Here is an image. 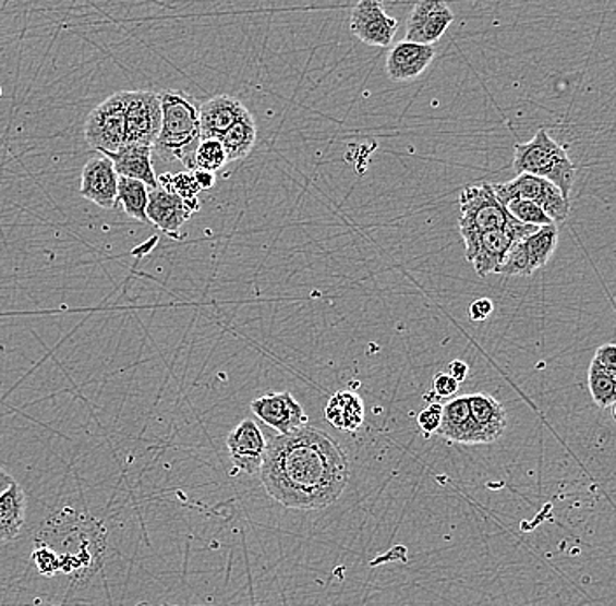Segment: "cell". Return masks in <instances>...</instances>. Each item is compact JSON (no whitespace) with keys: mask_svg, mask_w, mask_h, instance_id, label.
Segmentation results:
<instances>
[{"mask_svg":"<svg viewBox=\"0 0 616 606\" xmlns=\"http://www.w3.org/2000/svg\"><path fill=\"white\" fill-rule=\"evenodd\" d=\"M349 475L346 450L312 426L271 438L259 472L266 495L293 510H323L335 504Z\"/></svg>","mask_w":616,"mask_h":606,"instance_id":"cell-1","label":"cell"},{"mask_svg":"<svg viewBox=\"0 0 616 606\" xmlns=\"http://www.w3.org/2000/svg\"><path fill=\"white\" fill-rule=\"evenodd\" d=\"M161 129L153 153L165 161H179L186 170H195V153L202 141L200 102L181 89H164L160 94Z\"/></svg>","mask_w":616,"mask_h":606,"instance_id":"cell-2","label":"cell"},{"mask_svg":"<svg viewBox=\"0 0 616 606\" xmlns=\"http://www.w3.org/2000/svg\"><path fill=\"white\" fill-rule=\"evenodd\" d=\"M514 169L517 174H532L551 181L568 196L575 183V166L566 147L548 130L540 129L529 143L515 144Z\"/></svg>","mask_w":616,"mask_h":606,"instance_id":"cell-3","label":"cell"},{"mask_svg":"<svg viewBox=\"0 0 616 606\" xmlns=\"http://www.w3.org/2000/svg\"><path fill=\"white\" fill-rule=\"evenodd\" d=\"M459 206H461L459 230H461L462 239L479 235L488 230L510 228L511 225L519 221L499 202L494 193L493 184L482 183L466 186L459 196Z\"/></svg>","mask_w":616,"mask_h":606,"instance_id":"cell-4","label":"cell"},{"mask_svg":"<svg viewBox=\"0 0 616 606\" xmlns=\"http://www.w3.org/2000/svg\"><path fill=\"white\" fill-rule=\"evenodd\" d=\"M538 228L534 225H526L522 221L511 225L510 228L502 230H488L479 235L464 237L466 258L473 264L474 270L480 277L496 274L502 267L508 251L515 242L523 241L526 237L532 235Z\"/></svg>","mask_w":616,"mask_h":606,"instance_id":"cell-5","label":"cell"},{"mask_svg":"<svg viewBox=\"0 0 616 606\" xmlns=\"http://www.w3.org/2000/svg\"><path fill=\"white\" fill-rule=\"evenodd\" d=\"M85 138L89 146L106 157L126 146L124 92L112 94L89 112L85 123Z\"/></svg>","mask_w":616,"mask_h":606,"instance_id":"cell-6","label":"cell"},{"mask_svg":"<svg viewBox=\"0 0 616 606\" xmlns=\"http://www.w3.org/2000/svg\"><path fill=\"white\" fill-rule=\"evenodd\" d=\"M493 190L502 204L510 198L534 202L536 206L545 210L555 225L563 223L571 209L568 196H564L554 183L538 178V175L517 174V178L511 179L508 183L493 184Z\"/></svg>","mask_w":616,"mask_h":606,"instance_id":"cell-7","label":"cell"},{"mask_svg":"<svg viewBox=\"0 0 616 606\" xmlns=\"http://www.w3.org/2000/svg\"><path fill=\"white\" fill-rule=\"evenodd\" d=\"M559 242V228L557 225L540 227L532 235L523 241L515 242L508 251L502 267L496 274L502 276H532L538 268L545 267L555 253Z\"/></svg>","mask_w":616,"mask_h":606,"instance_id":"cell-8","label":"cell"},{"mask_svg":"<svg viewBox=\"0 0 616 606\" xmlns=\"http://www.w3.org/2000/svg\"><path fill=\"white\" fill-rule=\"evenodd\" d=\"M126 109V146H155L161 129L160 94L124 92Z\"/></svg>","mask_w":616,"mask_h":606,"instance_id":"cell-9","label":"cell"},{"mask_svg":"<svg viewBox=\"0 0 616 606\" xmlns=\"http://www.w3.org/2000/svg\"><path fill=\"white\" fill-rule=\"evenodd\" d=\"M251 411L266 426L277 429L279 435H288L309 424V415L289 391L266 392L251 401Z\"/></svg>","mask_w":616,"mask_h":606,"instance_id":"cell-10","label":"cell"},{"mask_svg":"<svg viewBox=\"0 0 616 606\" xmlns=\"http://www.w3.org/2000/svg\"><path fill=\"white\" fill-rule=\"evenodd\" d=\"M227 447L231 463L239 472L245 475H256L262 472L268 441L256 421L245 420L237 424L228 435Z\"/></svg>","mask_w":616,"mask_h":606,"instance_id":"cell-11","label":"cell"},{"mask_svg":"<svg viewBox=\"0 0 616 606\" xmlns=\"http://www.w3.org/2000/svg\"><path fill=\"white\" fill-rule=\"evenodd\" d=\"M398 27V20L387 16L382 0H360L352 10L351 32L364 45L387 48Z\"/></svg>","mask_w":616,"mask_h":606,"instance_id":"cell-12","label":"cell"},{"mask_svg":"<svg viewBox=\"0 0 616 606\" xmlns=\"http://www.w3.org/2000/svg\"><path fill=\"white\" fill-rule=\"evenodd\" d=\"M452 22L454 11L445 0H419L408 16L404 40L433 46L444 37Z\"/></svg>","mask_w":616,"mask_h":606,"instance_id":"cell-13","label":"cell"},{"mask_svg":"<svg viewBox=\"0 0 616 606\" xmlns=\"http://www.w3.org/2000/svg\"><path fill=\"white\" fill-rule=\"evenodd\" d=\"M118 172L112 166L111 158L97 155L86 163L81 172V195L95 206L112 210L118 206Z\"/></svg>","mask_w":616,"mask_h":606,"instance_id":"cell-14","label":"cell"},{"mask_svg":"<svg viewBox=\"0 0 616 606\" xmlns=\"http://www.w3.org/2000/svg\"><path fill=\"white\" fill-rule=\"evenodd\" d=\"M435 57L436 51L433 46L401 40L387 54V76L395 83L415 81L427 71Z\"/></svg>","mask_w":616,"mask_h":606,"instance_id":"cell-15","label":"cell"},{"mask_svg":"<svg viewBox=\"0 0 616 606\" xmlns=\"http://www.w3.org/2000/svg\"><path fill=\"white\" fill-rule=\"evenodd\" d=\"M247 108L239 98L231 95H218L207 102L200 104V132L204 138L221 141L235 121L247 114Z\"/></svg>","mask_w":616,"mask_h":606,"instance_id":"cell-16","label":"cell"},{"mask_svg":"<svg viewBox=\"0 0 616 606\" xmlns=\"http://www.w3.org/2000/svg\"><path fill=\"white\" fill-rule=\"evenodd\" d=\"M193 215V209L186 201L176 193L167 192L158 186L149 190V204H147V219L149 223L160 228L161 232L170 237H178L182 225Z\"/></svg>","mask_w":616,"mask_h":606,"instance_id":"cell-17","label":"cell"},{"mask_svg":"<svg viewBox=\"0 0 616 606\" xmlns=\"http://www.w3.org/2000/svg\"><path fill=\"white\" fill-rule=\"evenodd\" d=\"M438 435L454 444H466V446L484 444V437L471 417L468 397H457L445 403Z\"/></svg>","mask_w":616,"mask_h":606,"instance_id":"cell-18","label":"cell"},{"mask_svg":"<svg viewBox=\"0 0 616 606\" xmlns=\"http://www.w3.org/2000/svg\"><path fill=\"white\" fill-rule=\"evenodd\" d=\"M468 403L471 417L484 437V444H493L497 438H502L508 424L505 407L487 392L468 395Z\"/></svg>","mask_w":616,"mask_h":606,"instance_id":"cell-19","label":"cell"},{"mask_svg":"<svg viewBox=\"0 0 616 606\" xmlns=\"http://www.w3.org/2000/svg\"><path fill=\"white\" fill-rule=\"evenodd\" d=\"M107 158H111L112 166L121 178L137 179L152 190L158 187V175L153 169V147L129 144Z\"/></svg>","mask_w":616,"mask_h":606,"instance_id":"cell-20","label":"cell"},{"mask_svg":"<svg viewBox=\"0 0 616 606\" xmlns=\"http://www.w3.org/2000/svg\"><path fill=\"white\" fill-rule=\"evenodd\" d=\"M324 417L341 432L355 433L364 423V403L354 391H338L324 407Z\"/></svg>","mask_w":616,"mask_h":606,"instance_id":"cell-21","label":"cell"},{"mask_svg":"<svg viewBox=\"0 0 616 606\" xmlns=\"http://www.w3.org/2000/svg\"><path fill=\"white\" fill-rule=\"evenodd\" d=\"M27 512V496L19 482L0 495V542H11L19 538L25 524Z\"/></svg>","mask_w":616,"mask_h":606,"instance_id":"cell-22","label":"cell"},{"mask_svg":"<svg viewBox=\"0 0 616 606\" xmlns=\"http://www.w3.org/2000/svg\"><path fill=\"white\" fill-rule=\"evenodd\" d=\"M256 121H254L251 112L235 121L221 138L222 147H225V153H227L228 163L244 160L249 153H251V149H253L254 143H256Z\"/></svg>","mask_w":616,"mask_h":606,"instance_id":"cell-23","label":"cell"},{"mask_svg":"<svg viewBox=\"0 0 616 606\" xmlns=\"http://www.w3.org/2000/svg\"><path fill=\"white\" fill-rule=\"evenodd\" d=\"M149 190L152 187L137 179H118V202L130 218L149 223L147 219V204H149Z\"/></svg>","mask_w":616,"mask_h":606,"instance_id":"cell-24","label":"cell"},{"mask_svg":"<svg viewBox=\"0 0 616 606\" xmlns=\"http://www.w3.org/2000/svg\"><path fill=\"white\" fill-rule=\"evenodd\" d=\"M158 186L181 196L182 201H186L188 206L193 209V213L200 210L198 193L202 190L196 183L193 170H184V172H178V174L158 175Z\"/></svg>","mask_w":616,"mask_h":606,"instance_id":"cell-25","label":"cell"},{"mask_svg":"<svg viewBox=\"0 0 616 606\" xmlns=\"http://www.w3.org/2000/svg\"><path fill=\"white\" fill-rule=\"evenodd\" d=\"M589 389L599 409L616 403V380L592 360L589 368Z\"/></svg>","mask_w":616,"mask_h":606,"instance_id":"cell-26","label":"cell"},{"mask_svg":"<svg viewBox=\"0 0 616 606\" xmlns=\"http://www.w3.org/2000/svg\"><path fill=\"white\" fill-rule=\"evenodd\" d=\"M227 163V153H225L221 141H216V138L200 141L195 153V170H207L216 174Z\"/></svg>","mask_w":616,"mask_h":606,"instance_id":"cell-27","label":"cell"},{"mask_svg":"<svg viewBox=\"0 0 616 606\" xmlns=\"http://www.w3.org/2000/svg\"><path fill=\"white\" fill-rule=\"evenodd\" d=\"M503 206L506 210L514 216L515 219H519L522 223L534 225V227H548V225H555L545 210L536 206L534 202L523 201V198H510L506 201Z\"/></svg>","mask_w":616,"mask_h":606,"instance_id":"cell-28","label":"cell"},{"mask_svg":"<svg viewBox=\"0 0 616 606\" xmlns=\"http://www.w3.org/2000/svg\"><path fill=\"white\" fill-rule=\"evenodd\" d=\"M32 559H34L37 570L43 575L53 577L60 571V556L55 548L48 547V545H37L36 550L32 554Z\"/></svg>","mask_w":616,"mask_h":606,"instance_id":"cell-29","label":"cell"},{"mask_svg":"<svg viewBox=\"0 0 616 606\" xmlns=\"http://www.w3.org/2000/svg\"><path fill=\"white\" fill-rule=\"evenodd\" d=\"M442 414H444V405L439 401H430V405L418 415L419 428L424 435L430 437L433 433H438Z\"/></svg>","mask_w":616,"mask_h":606,"instance_id":"cell-30","label":"cell"},{"mask_svg":"<svg viewBox=\"0 0 616 606\" xmlns=\"http://www.w3.org/2000/svg\"><path fill=\"white\" fill-rule=\"evenodd\" d=\"M459 391V383L448 372H438L433 379V392L436 398H452Z\"/></svg>","mask_w":616,"mask_h":606,"instance_id":"cell-31","label":"cell"},{"mask_svg":"<svg viewBox=\"0 0 616 606\" xmlns=\"http://www.w3.org/2000/svg\"><path fill=\"white\" fill-rule=\"evenodd\" d=\"M594 362L616 380V343H604L595 351Z\"/></svg>","mask_w":616,"mask_h":606,"instance_id":"cell-32","label":"cell"},{"mask_svg":"<svg viewBox=\"0 0 616 606\" xmlns=\"http://www.w3.org/2000/svg\"><path fill=\"white\" fill-rule=\"evenodd\" d=\"M494 311V303L491 299L474 300L470 305V316L473 322H485Z\"/></svg>","mask_w":616,"mask_h":606,"instance_id":"cell-33","label":"cell"},{"mask_svg":"<svg viewBox=\"0 0 616 606\" xmlns=\"http://www.w3.org/2000/svg\"><path fill=\"white\" fill-rule=\"evenodd\" d=\"M448 374L452 375L454 379L461 384L462 380H466L468 374H470V366L466 365L461 360H454V362L448 365Z\"/></svg>","mask_w":616,"mask_h":606,"instance_id":"cell-34","label":"cell"},{"mask_svg":"<svg viewBox=\"0 0 616 606\" xmlns=\"http://www.w3.org/2000/svg\"><path fill=\"white\" fill-rule=\"evenodd\" d=\"M193 174H195L196 183H198L202 192H207V190H210V187H214V184H216V174H213V172H207V170H193Z\"/></svg>","mask_w":616,"mask_h":606,"instance_id":"cell-35","label":"cell"},{"mask_svg":"<svg viewBox=\"0 0 616 606\" xmlns=\"http://www.w3.org/2000/svg\"><path fill=\"white\" fill-rule=\"evenodd\" d=\"M14 478L11 477L10 473L5 472L2 466H0V495L4 493V490L10 489L11 486L14 484Z\"/></svg>","mask_w":616,"mask_h":606,"instance_id":"cell-36","label":"cell"},{"mask_svg":"<svg viewBox=\"0 0 616 606\" xmlns=\"http://www.w3.org/2000/svg\"><path fill=\"white\" fill-rule=\"evenodd\" d=\"M615 420H616V403H615Z\"/></svg>","mask_w":616,"mask_h":606,"instance_id":"cell-37","label":"cell"},{"mask_svg":"<svg viewBox=\"0 0 616 606\" xmlns=\"http://www.w3.org/2000/svg\"><path fill=\"white\" fill-rule=\"evenodd\" d=\"M0 94H2V88H0Z\"/></svg>","mask_w":616,"mask_h":606,"instance_id":"cell-38","label":"cell"}]
</instances>
